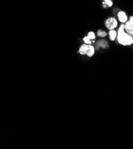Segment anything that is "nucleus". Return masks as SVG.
<instances>
[{
  "instance_id": "nucleus-1",
  "label": "nucleus",
  "mask_w": 133,
  "mask_h": 149,
  "mask_svg": "<svg viewBox=\"0 0 133 149\" xmlns=\"http://www.w3.org/2000/svg\"><path fill=\"white\" fill-rule=\"evenodd\" d=\"M116 40L122 46H130L133 44V37L125 31V24H121L118 30Z\"/></svg>"
},
{
  "instance_id": "nucleus-2",
  "label": "nucleus",
  "mask_w": 133,
  "mask_h": 149,
  "mask_svg": "<svg viewBox=\"0 0 133 149\" xmlns=\"http://www.w3.org/2000/svg\"><path fill=\"white\" fill-rule=\"evenodd\" d=\"M105 26L109 31L115 29L118 26V20L114 17H109L105 20Z\"/></svg>"
},
{
  "instance_id": "nucleus-3",
  "label": "nucleus",
  "mask_w": 133,
  "mask_h": 149,
  "mask_svg": "<svg viewBox=\"0 0 133 149\" xmlns=\"http://www.w3.org/2000/svg\"><path fill=\"white\" fill-rule=\"evenodd\" d=\"M117 18L118 21L121 22V24L126 23L128 21V19H129L127 13L123 10H121L118 12Z\"/></svg>"
},
{
  "instance_id": "nucleus-4",
  "label": "nucleus",
  "mask_w": 133,
  "mask_h": 149,
  "mask_svg": "<svg viewBox=\"0 0 133 149\" xmlns=\"http://www.w3.org/2000/svg\"><path fill=\"white\" fill-rule=\"evenodd\" d=\"M88 48H89V45H87L86 44H82L78 50V53L81 55H87V53L88 52Z\"/></svg>"
},
{
  "instance_id": "nucleus-5",
  "label": "nucleus",
  "mask_w": 133,
  "mask_h": 149,
  "mask_svg": "<svg viewBox=\"0 0 133 149\" xmlns=\"http://www.w3.org/2000/svg\"><path fill=\"white\" fill-rule=\"evenodd\" d=\"M109 39L111 41H115L116 39H117L118 36V31H116L115 29L114 30H110L109 33Z\"/></svg>"
},
{
  "instance_id": "nucleus-6",
  "label": "nucleus",
  "mask_w": 133,
  "mask_h": 149,
  "mask_svg": "<svg viewBox=\"0 0 133 149\" xmlns=\"http://www.w3.org/2000/svg\"><path fill=\"white\" fill-rule=\"evenodd\" d=\"M125 31L129 35H133V25L129 21L125 23Z\"/></svg>"
},
{
  "instance_id": "nucleus-7",
  "label": "nucleus",
  "mask_w": 133,
  "mask_h": 149,
  "mask_svg": "<svg viewBox=\"0 0 133 149\" xmlns=\"http://www.w3.org/2000/svg\"><path fill=\"white\" fill-rule=\"evenodd\" d=\"M95 51H96L95 47L92 45H90L89 48H88V52H87L86 55L89 58L93 57L95 54Z\"/></svg>"
},
{
  "instance_id": "nucleus-8",
  "label": "nucleus",
  "mask_w": 133,
  "mask_h": 149,
  "mask_svg": "<svg viewBox=\"0 0 133 149\" xmlns=\"http://www.w3.org/2000/svg\"><path fill=\"white\" fill-rule=\"evenodd\" d=\"M108 35V33L105 31H103V30H101V29H99L97 31L96 35L101 38H104L105 37L107 36V35Z\"/></svg>"
},
{
  "instance_id": "nucleus-9",
  "label": "nucleus",
  "mask_w": 133,
  "mask_h": 149,
  "mask_svg": "<svg viewBox=\"0 0 133 149\" xmlns=\"http://www.w3.org/2000/svg\"><path fill=\"white\" fill-rule=\"evenodd\" d=\"M98 45L100 47L103 48H106L109 46L108 42L106 40H104V39H101V40L99 41Z\"/></svg>"
},
{
  "instance_id": "nucleus-10",
  "label": "nucleus",
  "mask_w": 133,
  "mask_h": 149,
  "mask_svg": "<svg viewBox=\"0 0 133 149\" xmlns=\"http://www.w3.org/2000/svg\"><path fill=\"white\" fill-rule=\"evenodd\" d=\"M83 40L84 44H86L89 45H92V43L94 42V41L91 40V39L89 38V37L88 36L84 37Z\"/></svg>"
},
{
  "instance_id": "nucleus-11",
  "label": "nucleus",
  "mask_w": 133,
  "mask_h": 149,
  "mask_svg": "<svg viewBox=\"0 0 133 149\" xmlns=\"http://www.w3.org/2000/svg\"><path fill=\"white\" fill-rule=\"evenodd\" d=\"M87 36L89 37V38L91 39V40H92V41L95 40V39L96 38V34L94 32H93V31L89 32L88 33Z\"/></svg>"
},
{
  "instance_id": "nucleus-12",
  "label": "nucleus",
  "mask_w": 133,
  "mask_h": 149,
  "mask_svg": "<svg viewBox=\"0 0 133 149\" xmlns=\"http://www.w3.org/2000/svg\"><path fill=\"white\" fill-rule=\"evenodd\" d=\"M103 1L107 4L108 7H111L114 5L113 1H112V0H103Z\"/></svg>"
},
{
  "instance_id": "nucleus-13",
  "label": "nucleus",
  "mask_w": 133,
  "mask_h": 149,
  "mask_svg": "<svg viewBox=\"0 0 133 149\" xmlns=\"http://www.w3.org/2000/svg\"><path fill=\"white\" fill-rule=\"evenodd\" d=\"M128 21L133 25V16H131L129 17V19H128Z\"/></svg>"
},
{
  "instance_id": "nucleus-14",
  "label": "nucleus",
  "mask_w": 133,
  "mask_h": 149,
  "mask_svg": "<svg viewBox=\"0 0 133 149\" xmlns=\"http://www.w3.org/2000/svg\"><path fill=\"white\" fill-rule=\"evenodd\" d=\"M102 5H103V7L105 8H106L108 7V5H107V4H106L104 1H103V3H102Z\"/></svg>"
}]
</instances>
